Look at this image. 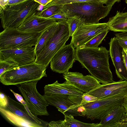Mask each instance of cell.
<instances>
[{
  "mask_svg": "<svg viewBox=\"0 0 127 127\" xmlns=\"http://www.w3.org/2000/svg\"><path fill=\"white\" fill-rule=\"evenodd\" d=\"M75 53L76 60L100 83L106 84L114 81L110 68L109 50L105 47H79L75 49Z\"/></svg>",
  "mask_w": 127,
  "mask_h": 127,
  "instance_id": "6da1fadb",
  "label": "cell"
},
{
  "mask_svg": "<svg viewBox=\"0 0 127 127\" xmlns=\"http://www.w3.org/2000/svg\"><path fill=\"white\" fill-rule=\"evenodd\" d=\"M113 5L89 2H76L62 5V9L69 18L77 15L84 19V24H96L108 15Z\"/></svg>",
  "mask_w": 127,
  "mask_h": 127,
  "instance_id": "7a4b0ae2",
  "label": "cell"
},
{
  "mask_svg": "<svg viewBox=\"0 0 127 127\" xmlns=\"http://www.w3.org/2000/svg\"><path fill=\"white\" fill-rule=\"evenodd\" d=\"M40 5L33 0H29L16 5H6L0 9L2 26L18 28L25 20L37 13Z\"/></svg>",
  "mask_w": 127,
  "mask_h": 127,
  "instance_id": "3957f363",
  "label": "cell"
},
{
  "mask_svg": "<svg viewBox=\"0 0 127 127\" xmlns=\"http://www.w3.org/2000/svg\"><path fill=\"white\" fill-rule=\"evenodd\" d=\"M46 67L35 62L18 66L0 76V82L6 85H17L47 77Z\"/></svg>",
  "mask_w": 127,
  "mask_h": 127,
  "instance_id": "277c9868",
  "label": "cell"
},
{
  "mask_svg": "<svg viewBox=\"0 0 127 127\" xmlns=\"http://www.w3.org/2000/svg\"><path fill=\"white\" fill-rule=\"evenodd\" d=\"M42 32H28L17 28H6L0 33V50L35 46Z\"/></svg>",
  "mask_w": 127,
  "mask_h": 127,
  "instance_id": "5b68a950",
  "label": "cell"
},
{
  "mask_svg": "<svg viewBox=\"0 0 127 127\" xmlns=\"http://www.w3.org/2000/svg\"><path fill=\"white\" fill-rule=\"evenodd\" d=\"M127 96V91L98 99L83 105L86 109L85 116L92 120H101L113 110L122 105Z\"/></svg>",
  "mask_w": 127,
  "mask_h": 127,
  "instance_id": "8992f818",
  "label": "cell"
},
{
  "mask_svg": "<svg viewBox=\"0 0 127 127\" xmlns=\"http://www.w3.org/2000/svg\"><path fill=\"white\" fill-rule=\"evenodd\" d=\"M67 20L59 22L57 30L36 57L35 63L47 67L54 56L65 45V43L70 36Z\"/></svg>",
  "mask_w": 127,
  "mask_h": 127,
  "instance_id": "52a82bcc",
  "label": "cell"
},
{
  "mask_svg": "<svg viewBox=\"0 0 127 127\" xmlns=\"http://www.w3.org/2000/svg\"><path fill=\"white\" fill-rule=\"evenodd\" d=\"M38 80L25 82L16 85L24 99L26 104L34 115L48 116L47 107L49 104L44 96L37 91Z\"/></svg>",
  "mask_w": 127,
  "mask_h": 127,
  "instance_id": "ba28073f",
  "label": "cell"
},
{
  "mask_svg": "<svg viewBox=\"0 0 127 127\" xmlns=\"http://www.w3.org/2000/svg\"><path fill=\"white\" fill-rule=\"evenodd\" d=\"M44 96L49 104L64 115L85 116L86 109L80 104L82 96L58 94Z\"/></svg>",
  "mask_w": 127,
  "mask_h": 127,
  "instance_id": "9c48e42d",
  "label": "cell"
},
{
  "mask_svg": "<svg viewBox=\"0 0 127 127\" xmlns=\"http://www.w3.org/2000/svg\"><path fill=\"white\" fill-rule=\"evenodd\" d=\"M75 60V49L70 43L64 46L54 56L50 62L51 68L54 72L65 73L72 68Z\"/></svg>",
  "mask_w": 127,
  "mask_h": 127,
  "instance_id": "30bf717a",
  "label": "cell"
},
{
  "mask_svg": "<svg viewBox=\"0 0 127 127\" xmlns=\"http://www.w3.org/2000/svg\"><path fill=\"white\" fill-rule=\"evenodd\" d=\"M109 30L107 23L83 24L76 29L72 36L71 43L74 48L81 47L95 36Z\"/></svg>",
  "mask_w": 127,
  "mask_h": 127,
  "instance_id": "8fae6325",
  "label": "cell"
},
{
  "mask_svg": "<svg viewBox=\"0 0 127 127\" xmlns=\"http://www.w3.org/2000/svg\"><path fill=\"white\" fill-rule=\"evenodd\" d=\"M35 46L16 49L0 50V61L10 60L19 66L35 62L36 59Z\"/></svg>",
  "mask_w": 127,
  "mask_h": 127,
  "instance_id": "7c38bea8",
  "label": "cell"
},
{
  "mask_svg": "<svg viewBox=\"0 0 127 127\" xmlns=\"http://www.w3.org/2000/svg\"><path fill=\"white\" fill-rule=\"evenodd\" d=\"M64 78L84 93H87L99 86V82L91 75H84L78 72H68L63 74Z\"/></svg>",
  "mask_w": 127,
  "mask_h": 127,
  "instance_id": "4fadbf2b",
  "label": "cell"
},
{
  "mask_svg": "<svg viewBox=\"0 0 127 127\" xmlns=\"http://www.w3.org/2000/svg\"><path fill=\"white\" fill-rule=\"evenodd\" d=\"M109 53L118 77L122 80L127 81V70L122 56L123 48L116 37L112 38L109 43Z\"/></svg>",
  "mask_w": 127,
  "mask_h": 127,
  "instance_id": "5bb4252c",
  "label": "cell"
},
{
  "mask_svg": "<svg viewBox=\"0 0 127 127\" xmlns=\"http://www.w3.org/2000/svg\"><path fill=\"white\" fill-rule=\"evenodd\" d=\"M37 13L26 19L17 29L24 32L41 33L58 22L50 18L39 16Z\"/></svg>",
  "mask_w": 127,
  "mask_h": 127,
  "instance_id": "9a60e30c",
  "label": "cell"
},
{
  "mask_svg": "<svg viewBox=\"0 0 127 127\" xmlns=\"http://www.w3.org/2000/svg\"><path fill=\"white\" fill-rule=\"evenodd\" d=\"M8 104L6 107L4 109L39 125L40 127L48 126V123L39 118L37 116L33 114L29 110L27 104L24 105L16 101L9 96H8Z\"/></svg>",
  "mask_w": 127,
  "mask_h": 127,
  "instance_id": "2e32d148",
  "label": "cell"
},
{
  "mask_svg": "<svg viewBox=\"0 0 127 127\" xmlns=\"http://www.w3.org/2000/svg\"><path fill=\"white\" fill-rule=\"evenodd\" d=\"M127 91V81L120 80L109 83L102 84L89 92L84 93L99 99L118 94Z\"/></svg>",
  "mask_w": 127,
  "mask_h": 127,
  "instance_id": "e0dca14e",
  "label": "cell"
},
{
  "mask_svg": "<svg viewBox=\"0 0 127 127\" xmlns=\"http://www.w3.org/2000/svg\"><path fill=\"white\" fill-rule=\"evenodd\" d=\"M44 95L53 94H65L82 96L84 93L74 86L65 81L60 83L58 81L50 84L45 85L44 87Z\"/></svg>",
  "mask_w": 127,
  "mask_h": 127,
  "instance_id": "ac0fdd59",
  "label": "cell"
},
{
  "mask_svg": "<svg viewBox=\"0 0 127 127\" xmlns=\"http://www.w3.org/2000/svg\"><path fill=\"white\" fill-rule=\"evenodd\" d=\"M127 114L122 105L112 111L100 120V127H121Z\"/></svg>",
  "mask_w": 127,
  "mask_h": 127,
  "instance_id": "d6986e66",
  "label": "cell"
},
{
  "mask_svg": "<svg viewBox=\"0 0 127 127\" xmlns=\"http://www.w3.org/2000/svg\"><path fill=\"white\" fill-rule=\"evenodd\" d=\"M109 30L114 32L127 31V12L117 11L116 15L109 18L107 22Z\"/></svg>",
  "mask_w": 127,
  "mask_h": 127,
  "instance_id": "ffe728a7",
  "label": "cell"
},
{
  "mask_svg": "<svg viewBox=\"0 0 127 127\" xmlns=\"http://www.w3.org/2000/svg\"><path fill=\"white\" fill-rule=\"evenodd\" d=\"M59 22L48 27L43 32L41 35L35 47L36 57L40 54L44 48L46 44L54 35L57 30Z\"/></svg>",
  "mask_w": 127,
  "mask_h": 127,
  "instance_id": "44dd1931",
  "label": "cell"
},
{
  "mask_svg": "<svg viewBox=\"0 0 127 127\" xmlns=\"http://www.w3.org/2000/svg\"><path fill=\"white\" fill-rule=\"evenodd\" d=\"M0 111L3 115L8 121L14 125L20 127H40L5 109L0 108Z\"/></svg>",
  "mask_w": 127,
  "mask_h": 127,
  "instance_id": "7402d4cb",
  "label": "cell"
},
{
  "mask_svg": "<svg viewBox=\"0 0 127 127\" xmlns=\"http://www.w3.org/2000/svg\"><path fill=\"white\" fill-rule=\"evenodd\" d=\"M121 0H52L50 3L44 6L47 7L53 5H64L70 3L83 2H89L105 4L106 5H113L116 2H120Z\"/></svg>",
  "mask_w": 127,
  "mask_h": 127,
  "instance_id": "603a6c76",
  "label": "cell"
},
{
  "mask_svg": "<svg viewBox=\"0 0 127 127\" xmlns=\"http://www.w3.org/2000/svg\"><path fill=\"white\" fill-rule=\"evenodd\" d=\"M64 120V127H100L99 123L96 124L84 123L75 119L74 116L65 115Z\"/></svg>",
  "mask_w": 127,
  "mask_h": 127,
  "instance_id": "cb8c5ba5",
  "label": "cell"
},
{
  "mask_svg": "<svg viewBox=\"0 0 127 127\" xmlns=\"http://www.w3.org/2000/svg\"><path fill=\"white\" fill-rule=\"evenodd\" d=\"M109 30L104 31L99 33L89 41L80 47L95 48L98 47L109 32Z\"/></svg>",
  "mask_w": 127,
  "mask_h": 127,
  "instance_id": "d4e9b609",
  "label": "cell"
},
{
  "mask_svg": "<svg viewBox=\"0 0 127 127\" xmlns=\"http://www.w3.org/2000/svg\"><path fill=\"white\" fill-rule=\"evenodd\" d=\"M67 21L69 27L70 35L71 36L78 27L85 23L84 19L76 15L69 17Z\"/></svg>",
  "mask_w": 127,
  "mask_h": 127,
  "instance_id": "484cf974",
  "label": "cell"
},
{
  "mask_svg": "<svg viewBox=\"0 0 127 127\" xmlns=\"http://www.w3.org/2000/svg\"><path fill=\"white\" fill-rule=\"evenodd\" d=\"M62 5H53L44 8L40 11H38L36 14L41 17L49 18L62 10Z\"/></svg>",
  "mask_w": 127,
  "mask_h": 127,
  "instance_id": "4316f807",
  "label": "cell"
},
{
  "mask_svg": "<svg viewBox=\"0 0 127 127\" xmlns=\"http://www.w3.org/2000/svg\"><path fill=\"white\" fill-rule=\"evenodd\" d=\"M18 66L17 63L11 60L0 61V76L5 71Z\"/></svg>",
  "mask_w": 127,
  "mask_h": 127,
  "instance_id": "83f0119b",
  "label": "cell"
},
{
  "mask_svg": "<svg viewBox=\"0 0 127 127\" xmlns=\"http://www.w3.org/2000/svg\"><path fill=\"white\" fill-rule=\"evenodd\" d=\"M57 22L67 20L69 18L66 14L62 10L57 13L50 17Z\"/></svg>",
  "mask_w": 127,
  "mask_h": 127,
  "instance_id": "f1b7e54d",
  "label": "cell"
},
{
  "mask_svg": "<svg viewBox=\"0 0 127 127\" xmlns=\"http://www.w3.org/2000/svg\"><path fill=\"white\" fill-rule=\"evenodd\" d=\"M82 99L80 104L83 105L85 104L95 101L98 99L96 97L89 94L84 93L82 96Z\"/></svg>",
  "mask_w": 127,
  "mask_h": 127,
  "instance_id": "f546056e",
  "label": "cell"
},
{
  "mask_svg": "<svg viewBox=\"0 0 127 127\" xmlns=\"http://www.w3.org/2000/svg\"><path fill=\"white\" fill-rule=\"evenodd\" d=\"M8 103V96L1 92L0 93V108H4Z\"/></svg>",
  "mask_w": 127,
  "mask_h": 127,
  "instance_id": "4dcf8cb0",
  "label": "cell"
},
{
  "mask_svg": "<svg viewBox=\"0 0 127 127\" xmlns=\"http://www.w3.org/2000/svg\"><path fill=\"white\" fill-rule=\"evenodd\" d=\"M63 123L64 120L51 121L48 123V127H64Z\"/></svg>",
  "mask_w": 127,
  "mask_h": 127,
  "instance_id": "1f68e13d",
  "label": "cell"
},
{
  "mask_svg": "<svg viewBox=\"0 0 127 127\" xmlns=\"http://www.w3.org/2000/svg\"><path fill=\"white\" fill-rule=\"evenodd\" d=\"M116 37L121 46L123 48L127 50V39Z\"/></svg>",
  "mask_w": 127,
  "mask_h": 127,
  "instance_id": "d6a6232c",
  "label": "cell"
},
{
  "mask_svg": "<svg viewBox=\"0 0 127 127\" xmlns=\"http://www.w3.org/2000/svg\"><path fill=\"white\" fill-rule=\"evenodd\" d=\"M10 91L13 93L16 99L20 103L24 105H26V103L25 100H24L23 97L21 95L15 93L12 90L10 89Z\"/></svg>",
  "mask_w": 127,
  "mask_h": 127,
  "instance_id": "836d02e7",
  "label": "cell"
},
{
  "mask_svg": "<svg viewBox=\"0 0 127 127\" xmlns=\"http://www.w3.org/2000/svg\"><path fill=\"white\" fill-rule=\"evenodd\" d=\"M28 0H9L8 3L6 5H17Z\"/></svg>",
  "mask_w": 127,
  "mask_h": 127,
  "instance_id": "e575fe53",
  "label": "cell"
},
{
  "mask_svg": "<svg viewBox=\"0 0 127 127\" xmlns=\"http://www.w3.org/2000/svg\"><path fill=\"white\" fill-rule=\"evenodd\" d=\"M41 5L45 6L51 2L52 0H33Z\"/></svg>",
  "mask_w": 127,
  "mask_h": 127,
  "instance_id": "d590c367",
  "label": "cell"
},
{
  "mask_svg": "<svg viewBox=\"0 0 127 127\" xmlns=\"http://www.w3.org/2000/svg\"><path fill=\"white\" fill-rule=\"evenodd\" d=\"M115 35L117 37L127 39V32H120L116 33Z\"/></svg>",
  "mask_w": 127,
  "mask_h": 127,
  "instance_id": "8d00e7d4",
  "label": "cell"
},
{
  "mask_svg": "<svg viewBox=\"0 0 127 127\" xmlns=\"http://www.w3.org/2000/svg\"><path fill=\"white\" fill-rule=\"evenodd\" d=\"M9 0H0V9L5 7L7 4Z\"/></svg>",
  "mask_w": 127,
  "mask_h": 127,
  "instance_id": "74e56055",
  "label": "cell"
},
{
  "mask_svg": "<svg viewBox=\"0 0 127 127\" xmlns=\"http://www.w3.org/2000/svg\"><path fill=\"white\" fill-rule=\"evenodd\" d=\"M122 105L125 108L126 113L127 114V96L125 100Z\"/></svg>",
  "mask_w": 127,
  "mask_h": 127,
  "instance_id": "f35d334b",
  "label": "cell"
},
{
  "mask_svg": "<svg viewBox=\"0 0 127 127\" xmlns=\"http://www.w3.org/2000/svg\"><path fill=\"white\" fill-rule=\"evenodd\" d=\"M127 127V117L124 120L121 127Z\"/></svg>",
  "mask_w": 127,
  "mask_h": 127,
  "instance_id": "ab89813d",
  "label": "cell"
},
{
  "mask_svg": "<svg viewBox=\"0 0 127 127\" xmlns=\"http://www.w3.org/2000/svg\"><path fill=\"white\" fill-rule=\"evenodd\" d=\"M126 3L127 4V0H125Z\"/></svg>",
  "mask_w": 127,
  "mask_h": 127,
  "instance_id": "60d3db41",
  "label": "cell"
},
{
  "mask_svg": "<svg viewBox=\"0 0 127 127\" xmlns=\"http://www.w3.org/2000/svg\"><path fill=\"white\" fill-rule=\"evenodd\" d=\"M125 50H126L127 52V49H125Z\"/></svg>",
  "mask_w": 127,
  "mask_h": 127,
  "instance_id": "b9f144b4",
  "label": "cell"
},
{
  "mask_svg": "<svg viewBox=\"0 0 127 127\" xmlns=\"http://www.w3.org/2000/svg\"></svg>",
  "mask_w": 127,
  "mask_h": 127,
  "instance_id": "7bdbcfd3",
  "label": "cell"
}]
</instances>
